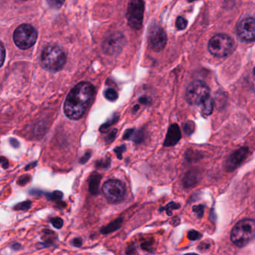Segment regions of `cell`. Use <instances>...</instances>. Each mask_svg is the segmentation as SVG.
<instances>
[{"label":"cell","instance_id":"obj_1","mask_svg":"<svg viewBox=\"0 0 255 255\" xmlns=\"http://www.w3.org/2000/svg\"><path fill=\"white\" fill-rule=\"evenodd\" d=\"M94 88L89 82L77 84L66 98L64 112L67 118L77 121L82 118L94 97Z\"/></svg>","mask_w":255,"mask_h":255},{"label":"cell","instance_id":"obj_2","mask_svg":"<svg viewBox=\"0 0 255 255\" xmlns=\"http://www.w3.org/2000/svg\"><path fill=\"white\" fill-rule=\"evenodd\" d=\"M40 62L42 67L48 71H60L65 65V53L59 46L49 45L42 52Z\"/></svg>","mask_w":255,"mask_h":255},{"label":"cell","instance_id":"obj_3","mask_svg":"<svg viewBox=\"0 0 255 255\" xmlns=\"http://www.w3.org/2000/svg\"><path fill=\"white\" fill-rule=\"evenodd\" d=\"M255 238V220L246 219L238 222L231 232V241L238 247H244Z\"/></svg>","mask_w":255,"mask_h":255},{"label":"cell","instance_id":"obj_4","mask_svg":"<svg viewBox=\"0 0 255 255\" xmlns=\"http://www.w3.org/2000/svg\"><path fill=\"white\" fill-rule=\"evenodd\" d=\"M235 48V43L233 39L225 34L214 36L208 43L209 52L218 58L229 56L234 52Z\"/></svg>","mask_w":255,"mask_h":255},{"label":"cell","instance_id":"obj_5","mask_svg":"<svg viewBox=\"0 0 255 255\" xmlns=\"http://www.w3.org/2000/svg\"><path fill=\"white\" fill-rule=\"evenodd\" d=\"M37 37V31L28 24H22L18 26L13 35L15 44L21 49H29L35 43Z\"/></svg>","mask_w":255,"mask_h":255},{"label":"cell","instance_id":"obj_6","mask_svg":"<svg viewBox=\"0 0 255 255\" xmlns=\"http://www.w3.org/2000/svg\"><path fill=\"white\" fill-rule=\"evenodd\" d=\"M210 97L209 87L202 81L198 80L192 82L186 92L187 102L193 106L202 104Z\"/></svg>","mask_w":255,"mask_h":255},{"label":"cell","instance_id":"obj_7","mask_svg":"<svg viewBox=\"0 0 255 255\" xmlns=\"http://www.w3.org/2000/svg\"><path fill=\"white\" fill-rule=\"evenodd\" d=\"M102 191L105 198L110 203L121 202L126 196L125 185L119 180H108L103 184Z\"/></svg>","mask_w":255,"mask_h":255},{"label":"cell","instance_id":"obj_8","mask_svg":"<svg viewBox=\"0 0 255 255\" xmlns=\"http://www.w3.org/2000/svg\"><path fill=\"white\" fill-rule=\"evenodd\" d=\"M145 6L142 0H131L127 8V18L129 25L135 30L141 29L143 22Z\"/></svg>","mask_w":255,"mask_h":255},{"label":"cell","instance_id":"obj_9","mask_svg":"<svg viewBox=\"0 0 255 255\" xmlns=\"http://www.w3.org/2000/svg\"><path fill=\"white\" fill-rule=\"evenodd\" d=\"M124 46V37L121 33H113L108 36L103 41L102 47L103 52L109 55L119 54Z\"/></svg>","mask_w":255,"mask_h":255},{"label":"cell","instance_id":"obj_10","mask_svg":"<svg viewBox=\"0 0 255 255\" xmlns=\"http://www.w3.org/2000/svg\"><path fill=\"white\" fill-rule=\"evenodd\" d=\"M237 33L243 41H255V18L247 17L241 21L237 27Z\"/></svg>","mask_w":255,"mask_h":255},{"label":"cell","instance_id":"obj_11","mask_svg":"<svg viewBox=\"0 0 255 255\" xmlns=\"http://www.w3.org/2000/svg\"><path fill=\"white\" fill-rule=\"evenodd\" d=\"M167 43V36L163 28L154 27L150 34V43L151 47L156 52L163 50Z\"/></svg>","mask_w":255,"mask_h":255},{"label":"cell","instance_id":"obj_12","mask_svg":"<svg viewBox=\"0 0 255 255\" xmlns=\"http://www.w3.org/2000/svg\"><path fill=\"white\" fill-rule=\"evenodd\" d=\"M249 154V148L247 147H241L234 151L226 162V169L229 172L235 170L241 166Z\"/></svg>","mask_w":255,"mask_h":255},{"label":"cell","instance_id":"obj_13","mask_svg":"<svg viewBox=\"0 0 255 255\" xmlns=\"http://www.w3.org/2000/svg\"><path fill=\"white\" fill-rule=\"evenodd\" d=\"M181 138V132L177 124H172L168 130L165 139V146H173L179 142Z\"/></svg>","mask_w":255,"mask_h":255},{"label":"cell","instance_id":"obj_14","mask_svg":"<svg viewBox=\"0 0 255 255\" xmlns=\"http://www.w3.org/2000/svg\"><path fill=\"white\" fill-rule=\"evenodd\" d=\"M123 223H124V217H118V218L115 219L114 221L111 222L109 224L102 227L100 229V233L106 235L116 232L118 229H121Z\"/></svg>","mask_w":255,"mask_h":255},{"label":"cell","instance_id":"obj_15","mask_svg":"<svg viewBox=\"0 0 255 255\" xmlns=\"http://www.w3.org/2000/svg\"><path fill=\"white\" fill-rule=\"evenodd\" d=\"M42 232H43V242L39 243V244H37V248L38 249V250L52 247V246H53L54 244H55V238H54V235H55L54 232L49 230V229H43Z\"/></svg>","mask_w":255,"mask_h":255},{"label":"cell","instance_id":"obj_16","mask_svg":"<svg viewBox=\"0 0 255 255\" xmlns=\"http://www.w3.org/2000/svg\"><path fill=\"white\" fill-rule=\"evenodd\" d=\"M144 133L142 130H135V129H128L126 130L124 135V139H131L136 142H140L143 139Z\"/></svg>","mask_w":255,"mask_h":255},{"label":"cell","instance_id":"obj_17","mask_svg":"<svg viewBox=\"0 0 255 255\" xmlns=\"http://www.w3.org/2000/svg\"><path fill=\"white\" fill-rule=\"evenodd\" d=\"M101 180V175L98 173H93L89 179V191L92 195L99 193V184Z\"/></svg>","mask_w":255,"mask_h":255},{"label":"cell","instance_id":"obj_18","mask_svg":"<svg viewBox=\"0 0 255 255\" xmlns=\"http://www.w3.org/2000/svg\"><path fill=\"white\" fill-rule=\"evenodd\" d=\"M202 114L205 116H209L213 113L214 111V100L211 97H208L203 103H202Z\"/></svg>","mask_w":255,"mask_h":255},{"label":"cell","instance_id":"obj_19","mask_svg":"<svg viewBox=\"0 0 255 255\" xmlns=\"http://www.w3.org/2000/svg\"><path fill=\"white\" fill-rule=\"evenodd\" d=\"M199 181V175L196 171H191L188 172L185 179H184V184L187 187H192L195 185Z\"/></svg>","mask_w":255,"mask_h":255},{"label":"cell","instance_id":"obj_20","mask_svg":"<svg viewBox=\"0 0 255 255\" xmlns=\"http://www.w3.org/2000/svg\"><path fill=\"white\" fill-rule=\"evenodd\" d=\"M180 207H181V205H180L179 204H177L175 203V202H172L168 204V205H166V207H164V208H160V212H162V211H165L168 216H172V211H173V210L179 209Z\"/></svg>","mask_w":255,"mask_h":255},{"label":"cell","instance_id":"obj_21","mask_svg":"<svg viewBox=\"0 0 255 255\" xmlns=\"http://www.w3.org/2000/svg\"><path fill=\"white\" fill-rule=\"evenodd\" d=\"M104 97H106L109 101L114 102L118 99V93H117L115 90L112 89V88H108V89L105 91Z\"/></svg>","mask_w":255,"mask_h":255},{"label":"cell","instance_id":"obj_22","mask_svg":"<svg viewBox=\"0 0 255 255\" xmlns=\"http://www.w3.org/2000/svg\"><path fill=\"white\" fill-rule=\"evenodd\" d=\"M31 207V202L30 201H25V202H21L17 204L13 207V210L15 211H26L29 210Z\"/></svg>","mask_w":255,"mask_h":255},{"label":"cell","instance_id":"obj_23","mask_svg":"<svg viewBox=\"0 0 255 255\" xmlns=\"http://www.w3.org/2000/svg\"><path fill=\"white\" fill-rule=\"evenodd\" d=\"M126 255H137V247H136V243L132 242L127 246L125 249Z\"/></svg>","mask_w":255,"mask_h":255},{"label":"cell","instance_id":"obj_24","mask_svg":"<svg viewBox=\"0 0 255 255\" xmlns=\"http://www.w3.org/2000/svg\"><path fill=\"white\" fill-rule=\"evenodd\" d=\"M154 244V239L148 240V241H144L143 243H142V244H141V248H142V250H145V251L146 252H149L150 253V252H152Z\"/></svg>","mask_w":255,"mask_h":255},{"label":"cell","instance_id":"obj_25","mask_svg":"<svg viewBox=\"0 0 255 255\" xmlns=\"http://www.w3.org/2000/svg\"><path fill=\"white\" fill-rule=\"evenodd\" d=\"M50 223L55 229H61L64 226V220L60 217H53L51 219Z\"/></svg>","mask_w":255,"mask_h":255},{"label":"cell","instance_id":"obj_26","mask_svg":"<svg viewBox=\"0 0 255 255\" xmlns=\"http://www.w3.org/2000/svg\"><path fill=\"white\" fill-rule=\"evenodd\" d=\"M63 197V193L60 191L52 192V193L47 194V198L49 200L58 201L61 200Z\"/></svg>","mask_w":255,"mask_h":255},{"label":"cell","instance_id":"obj_27","mask_svg":"<svg viewBox=\"0 0 255 255\" xmlns=\"http://www.w3.org/2000/svg\"><path fill=\"white\" fill-rule=\"evenodd\" d=\"M118 117L114 116L113 118H112V120H110V121H108L107 123H106V124H103V125L101 127H100V131H106V130H107V129L109 128L111 126L113 125L114 124H115V122H117V121H118Z\"/></svg>","mask_w":255,"mask_h":255},{"label":"cell","instance_id":"obj_28","mask_svg":"<svg viewBox=\"0 0 255 255\" xmlns=\"http://www.w3.org/2000/svg\"><path fill=\"white\" fill-rule=\"evenodd\" d=\"M46 1L52 8L58 9L61 7L65 0H46Z\"/></svg>","mask_w":255,"mask_h":255},{"label":"cell","instance_id":"obj_29","mask_svg":"<svg viewBox=\"0 0 255 255\" xmlns=\"http://www.w3.org/2000/svg\"><path fill=\"white\" fill-rule=\"evenodd\" d=\"M187 20L185 19V18L182 17V16H179L177 19L176 21V26L178 29L183 30L184 28H186V27L187 26Z\"/></svg>","mask_w":255,"mask_h":255},{"label":"cell","instance_id":"obj_30","mask_svg":"<svg viewBox=\"0 0 255 255\" xmlns=\"http://www.w3.org/2000/svg\"><path fill=\"white\" fill-rule=\"evenodd\" d=\"M193 212L197 215L199 219L202 218L204 214V211H205V207L202 205H196L193 207Z\"/></svg>","mask_w":255,"mask_h":255},{"label":"cell","instance_id":"obj_31","mask_svg":"<svg viewBox=\"0 0 255 255\" xmlns=\"http://www.w3.org/2000/svg\"><path fill=\"white\" fill-rule=\"evenodd\" d=\"M202 237V234L200 232H197V231L192 230L189 232L188 233V238L190 241H197V240L200 239Z\"/></svg>","mask_w":255,"mask_h":255},{"label":"cell","instance_id":"obj_32","mask_svg":"<svg viewBox=\"0 0 255 255\" xmlns=\"http://www.w3.org/2000/svg\"><path fill=\"white\" fill-rule=\"evenodd\" d=\"M109 165H110V159L107 158L106 160H101L97 162V167L106 169V168L109 167Z\"/></svg>","mask_w":255,"mask_h":255},{"label":"cell","instance_id":"obj_33","mask_svg":"<svg viewBox=\"0 0 255 255\" xmlns=\"http://www.w3.org/2000/svg\"><path fill=\"white\" fill-rule=\"evenodd\" d=\"M82 244H83V241H82L81 238H74V239H73V241H71V245L73 246V247H76V248H80L82 246Z\"/></svg>","mask_w":255,"mask_h":255},{"label":"cell","instance_id":"obj_34","mask_svg":"<svg viewBox=\"0 0 255 255\" xmlns=\"http://www.w3.org/2000/svg\"><path fill=\"white\" fill-rule=\"evenodd\" d=\"M195 129V124H193L192 121H190V122L187 123L186 124L185 127H184V130L187 132V133H193V130Z\"/></svg>","mask_w":255,"mask_h":255},{"label":"cell","instance_id":"obj_35","mask_svg":"<svg viewBox=\"0 0 255 255\" xmlns=\"http://www.w3.org/2000/svg\"><path fill=\"white\" fill-rule=\"evenodd\" d=\"M125 150L126 147L124 145H122L121 146L117 147V148H115V153H116L117 155H118V158H122V154Z\"/></svg>","mask_w":255,"mask_h":255},{"label":"cell","instance_id":"obj_36","mask_svg":"<svg viewBox=\"0 0 255 255\" xmlns=\"http://www.w3.org/2000/svg\"><path fill=\"white\" fill-rule=\"evenodd\" d=\"M116 133L117 129H114V130H112V131L111 132L109 135H108L107 137H106V142H107L108 143H110V142H112V141L115 139V136H116Z\"/></svg>","mask_w":255,"mask_h":255},{"label":"cell","instance_id":"obj_37","mask_svg":"<svg viewBox=\"0 0 255 255\" xmlns=\"http://www.w3.org/2000/svg\"><path fill=\"white\" fill-rule=\"evenodd\" d=\"M28 181H29V177L25 175V176H22L19 178V181H18V184L21 186L25 185L28 182Z\"/></svg>","mask_w":255,"mask_h":255},{"label":"cell","instance_id":"obj_38","mask_svg":"<svg viewBox=\"0 0 255 255\" xmlns=\"http://www.w3.org/2000/svg\"><path fill=\"white\" fill-rule=\"evenodd\" d=\"M90 157H91V153H90V152L85 153V155H84L83 157H82V159H81L80 163H85V162L88 161V159L90 158Z\"/></svg>","mask_w":255,"mask_h":255},{"label":"cell","instance_id":"obj_39","mask_svg":"<svg viewBox=\"0 0 255 255\" xmlns=\"http://www.w3.org/2000/svg\"><path fill=\"white\" fill-rule=\"evenodd\" d=\"M10 248L13 250V251H18V250H20L22 248V245L19 243H15V244H12Z\"/></svg>","mask_w":255,"mask_h":255},{"label":"cell","instance_id":"obj_40","mask_svg":"<svg viewBox=\"0 0 255 255\" xmlns=\"http://www.w3.org/2000/svg\"><path fill=\"white\" fill-rule=\"evenodd\" d=\"M1 65H3V63H4V55H5V51H4V46H3L2 43H1Z\"/></svg>","mask_w":255,"mask_h":255},{"label":"cell","instance_id":"obj_41","mask_svg":"<svg viewBox=\"0 0 255 255\" xmlns=\"http://www.w3.org/2000/svg\"><path fill=\"white\" fill-rule=\"evenodd\" d=\"M210 247H211L210 244H205V243H202V244L199 245V250H200V251L201 250H202H202H208V249L210 248Z\"/></svg>","mask_w":255,"mask_h":255},{"label":"cell","instance_id":"obj_42","mask_svg":"<svg viewBox=\"0 0 255 255\" xmlns=\"http://www.w3.org/2000/svg\"><path fill=\"white\" fill-rule=\"evenodd\" d=\"M139 102H140L141 103H142V104H148V103H150V102H151V100H150V99L148 98V97H142L139 99Z\"/></svg>","mask_w":255,"mask_h":255},{"label":"cell","instance_id":"obj_43","mask_svg":"<svg viewBox=\"0 0 255 255\" xmlns=\"http://www.w3.org/2000/svg\"><path fill=\"white\" fill-rule=\"evenodd\" d=\"M1 163L4 169H7V168L8 167V161H7V160H6L4 157H1Z\"/></svg>","mask_w":255,"mask_h":255},{"label":"cell","instance_id":"obj_44","mask_svg":"<svg viewBox=\"0 0 255 255\" xmlns=\"http://www.w3.org/2000/svg\"><path fill=\"white\" fill-rule=\"evenodd\" d=\"M10 144H11L12 146L14 147V148H16V147L19 146V142H18L15 139H10Z\"/></svg>","mask_w":255,"mask_h":255},{"label":"cell","instance_id":"obj_45","mask_svg":"<svg viewBox=\"0 0 255 255\" xmlns=\"http://www.w3.org/2000/svg\"><path fill=\"white\" fill-rule=\"evenodd\" d=\"M139 106H135L134 109H133V110H134V112H137L138 109H139Z\"/></svg>","mask_w":255,"mask_h":255},{"label":"cell","instance_id":"obj_46","mask_svg":"<svg viewBox=\"0 0 255 255\" xmlns=\"http://www.w3.org/2000/svg\"><path fill=\"white\" fill-rule=\"evenodd\" d=\"M199 255L194 254V253H190V254H187V255Z\"/></svg>","mask_w":255,"mask_h":255},{"label":"cell","instance_id":"obj_47","mask_svg":"<svg viewBox=\"0 0 255 255\" xmlns=\"http://www.w3.org/2000/svg\"><path fill=\"white\" fill-rule=\"evenodd\" d=\"M254 75H255V68H254Z\"/></svg>","mask_w":255,"mask_h":255},{"label":"cell","instance_id":"obj_48","mask_svg":"<svg viewBox=\"0 0 255 255\" xmlns=\"http://www.w3.org/2000/svg\"><path fill=\"white\" fill-rule=\"evenodd\" d=\"M188 1H193V0H188Z\"/></svg>","mask_w":255,"mask_h":255}]
</instances>
